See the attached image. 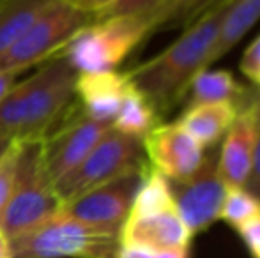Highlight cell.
Here are the masks:
<instances>
[{
    "label": "cell",
    "instance_id": "cell-16",
    "mask_svg": "<svg viewBox=\"0 0 260 258\" xmlns=\"http://www.w3.org/2000/svg\"><path fill=\"white\" fill-rule=\"evenodd\" d=\"M260 21V0H236L221 25V30L206 60V69L221 60Z\"/></svg>",
    "mask_w": 260,
    "mask_h": 258
},
{
    "label": "cell",
    "instance_id": "cell-9",
    "mask_svg": "<svg viewBox=\"0 0 260 258\" xmlns=\"http://www.w3.org/2000/svg\"><path fill=\"white\" fill-rule=\"evenodd\" d=\"M145 168L126 173L119 179H113L94 190L85 191L76 198L62 203L60 210L90 227L120 234V228L127 219L131 203L142 182Z\"/></svg>",
    "mask_w": 260,
    "mask_h": 258
},
{
    "label": "cell",
    "instance_id": "cell-29",
    "mask_svg": "<svg viewBox=\"0 0 260 258\" xmlns=\"http://www.w3.org/2000/svg\"><path fill=\"white\" fill-rule=\"evenodd\" d=\"M157 251L147 248H140V246H122L117 253V258H156Z\"/></svg>",
    "mask_w": 260,
    "mask_h": 258
},
{
    "label": "cell",
    "instance_id": "cell-11",
    "mask_svg": "<svg viewBox=\"0 0 260 258\" xmlns=\"http://www.w3.org/2000/svg\"><path fill=\"white\" fill-rule=\"evenodd\" d=\"M142 145L149 166L168 180L189 179L199 172L206 159V149L179 122L154 126L142 138Z\"/></svg>",
    "mask_w": 260,
    "mask_h": 258
},
{
    "label": "cell",
    "instance_id": "cell-21",
    "mask_svg": "<svg viewBox=\"0 0 260 258\" xmlns=\"http://www.w3.org/2000/svg\"><path fill=\"white\" fill-rule=\"evenodd\" d=\"M175 209L174 198H172L170 182L157 170L147 165L142 177V182L131 203L127 217H140L149 214H157L163 210Z\"/></svg>",
    "mask_w": 260,
    "mask_h": 258
},
{
    "label": "cell",
    "instance_id": "cell-25",
    "mask_svg": "<svg viewBox=\"0 0 260 258\" xmlns=\"http://www.w3.org/2000/svg\"><path fill=\"white\" fill-rule=\"evenodd\" d=\"M163 2L165 0H117V4L105 16H115V14H149L156 7H159Z\"/></svg>",
    "mask_w": 260,
    "mask_h": 258
},
{
    "label": "cell",
    "instance_id": "cell-12",
    "mask_svg": "<svg viewBox=\"0 0 260 258\" xmlns=\"http://www.w3.org/2000/svg\"><path fill=\"white\" fill-rule=\"evenodd\" d=\"M257 99L239 106L232 126L225 133L218 156V172L226 188H244L250 175L257 141Z\"/></svg>",
    "mask_w": 260,
    "mask_h": 258
},
{
    "label": "cell",
    "instance_id": "cell-20",
    "mask_svg": "<svg viewBox=\"0 0 260 258\" xmlns=\"http://www.w3.org/2000/svg\"><path fill=\"white\" fill-rule=\"evenodd\" d=\"M219 0H165L152 13L145 14L151 27V35L156 32L186 28Z\"/></svg>",
    "mask_w": 260,
    "mask_h": 258
},
{
    "label": "cell",
    "instance_id": "cell-27",
    "mask_svg": "<svg viewBox=\"0 0 260 258\" xmlns=\"http://www.w3.org/2000/svg\"><path fill=\"white\" fill-rule=\"evenodd\" d=\"M237 232L241 234L251 255L255 258H260V216L244 223L241 228H237Z\"/></svg>",
    "mask_w": 260,
    "mask_h": 258
},
{
    "label": "cell",
    "instance_id": "cell-26",
    "mask_svg": "<svg viewBox=\"0 0 260 258\" xmlns=\"http://www.w3.org/2000/svg\"><path fill=\"white\" fill-rule=\"evenodd\" d=\"M257 141H255V151H253V159H251V168H250V175L246 179L244 184V190L248 193H251L255 198L260 200V115L257 110Z\"/></svg>",
    "mask_w": 260,
    "mask_h": 258
},
{
    "label": "cell",
    "instance_id": "cell-6",
    "mask_svg": "<svg viewBox=\"0 0 260 258\" xmlns=\"http://www.w3.org/2000/svg\"><path fill=\"white\" fill-rule=\"evenodd\" d=\"M92 21L96 18L71 0H53L30 28L0 55V71L18 75L48 62L60 55L66 45Z\"/></svg>",
    "mask_w": 260,
    "mask_h": 258
},
{
    "label": "cell",
    "instance_id": "cell-8",
    "mask_svg": "<svg viewBox=\"0 0 260 258\" xmlns=\"http://www.w3.org/2000/svg\"><path fill=\"white\" fill-rule=\"evenodd\" d=\"M112 126L89 119L76 103L41 140L43 163L53 186L71 173Z\"/></svg>",
    "mask_w": 260,
    "mask_h": 258
},
{
    "label": "cell",
    "instance_id": "cell-32",
    "mask_svg": "<svg viewBox=\"0 0 260 258\" xmlns=\"http://www.w3.org/2000/svg\"><path fill=\"white\" fill-rule=\"evenodd\" d=\"M0 258H13L11 255V241L0 228Z\"/></svg>",
    "mask_w": 260,
    "mask_h": 258
},
{
    "label": "cell",
    "instance_id": "cell-17",
    "mask_svg": "<svg viewBox=\"0 0 260 258\" xmlns=\"http://www.w3.org/2000/svg\"><path fill=\"white\" fill-rule=\"evenodd\" d=\"M189 101L188 108L199 104L212 103H234L237 104L243 99L244 89L239 85L234 75L225 69H200L188 87Z\"/></svg>",
    "mask_w": 260,
    "mask_h": 258
},
{
    "label": "cell",
    "instance_id": "cell-31",
    "mask_svg": "<svg viewBox=\"0 0 260 258\" xmlns=\"http://www.w3.org/2000/svg\"><path fill=\"white\" fill-rule=\"evenodd\" d=\"M156 258H189V248L186 249H167V251H157Z\"/></svg>",
    "mask_w": 260,
    "mask_h": 258
},
{
    "label": "cell",
    "instance_id": "cell-3",
    "mask_svg": "<svg viewBox=\"0 0 260 258\" xmlns=\"http://www.w3.org/2000/svg\"><path fill=\"white\" fill-rule=\"evenodd\" d=\"M151 35L145 14H115L92 21L66 45L60 55L78 75L117 71Z\"/></svg>",
    "mask_w": 260,
    "mask_h": 258
},
{
    "label": "cell",
    "instance_id": "cell-23",
    "mask_svg": "<svg viewBox=\"0 0 260 258\" xmlns=\"http://www.w3.org/2000/svg\"><path fill=\"white\" fill-rule=\"evenodd\" d=\"M16 161H18V143H11L9 149L0 158V219H2L4 212H6V207L9 203L11 193H13Z\"/></svg>",
    "mask_w": 260,
    "mask_h": 258
},
{
    "label": "cell",
    "instance_id": "cell-24",
    "mask_svg": "<svg viewBox=\"0 0 260 258\" xmlns=\"http://www.w3.org/2000/svg\"><path fill=\"white\" fill-rule=\"evenodd\" d=\"M239 69L248 80H251L253 83L260 85V34L243 52Z\"/></svg>",
    "mask_w": 260,
    "mask_h": 258
},
{
    "label": "cell",
    "instance_id": "cell-19",
    "mask_svg": "<svg viewBox=\"0 0 260 258\" xmlns=\"http://www.w3.org/2000/svg\"><path fill=\"white\" fill-rule=\"evenodd\" d=\"M159 124V114L152 103L131 83L122 99L112 128L135 138H144L154 126Z\"/></svg>",
    "mask_w": 260,
    "mask_h": 258
},
{
    "label": "cell",
    "instance_id": "cell-33",
    "mask_svg": "<svg viewBox=\"0 0 260 258\" xmlns=\"http://www.w3.org/2000/svg\"><path fill=\"white\" fill-rule=\"evenodd\" d=\"M9 141H0V158H2L4 156V152L7 151V149H9Z\"/></svg>",
    "mask_w": 260,
    "mask_h": 258
},
{
    "label": "cell",
    "instance_id": "cell-30",
    "mask_svg": "<svg viewBox=\"0 0 260 258\" xmlns=\"http://www.w3.org/2000/svg\"><path fill=\"white\" fill-rule=\"evenodd\" d=\"M16 76L18 75H13V72H2L0 71V101L7 96L11 89L16 85Z\"/></svg>",
    "mask_w": 260,
    "mask_h": 258
},
{
    "label": "cell",
    "instance_id": "cell-4",
    "mask_svg": "<svg viewBox=\"0 0 260 258\" xmlns=\"http://www.w3.org/2000/svg\"><path fill=\"white\" fill-rule=\"evenodd\" d=\"M119 249L120 234L90 227L62 210L11 239L13 258H117Z\"/></svg>",
    "mask_w": 260,
    "mask_h": 258
},
{
    "label": "cell",
    "instance_id": "cell-7",
    "mask_svg": "<svg viewBox=\"0 0 260 258\" xmlns=\"http://www.w3.org/2000/svg\"><path fill=\"white\" fill-rule=\"evenodd\" d=\"M145 166L147 159L142 138L129 136L110 128L87 158L55 184V191L60 202L66 203L85 191L119 179L126 173L144 170Z\"/></svg>",
    "mask_w": 260,
    "mask_h": 258
},
{
    "label": "cell",
    "instance_id": "cell-14",
    "mask_svg": "<svg viewBox=\"0 0 260 258\" xmlns=\"http://www.w3.org/2000/svg\"><path fill=\"white\" fill-rule=\"evenodd\" d=\"M191 234L177 210H163L140 217H127L120 228V244L140 246L152 251L189 248Z\"/></svg>",
    "mask_w": 260,
    "mask_h": 258
},
{
    "label": "cell",
    "instance_id": "cell-13",
    "mask_svg": "<svg viewBox=\"0 0 260 258\" xmlns=\"http://www.w3.org/2000/svg\"><path fill=\"white\" fill-rule=\"evenodd\" d=\"M131 82L126 72L105 71L76 76L75 103L89 119L112 126Z\"/></svg>",
    "mask_w": 260,
    "mask_h": 258
},
{
    "label": "cell",
    "instance_id": "cell-34",
    "mask_svg": "<svg viewBox=\"0 0 260 258\" xmlns=\"http://www.w3.org/2000/svg\"><path fill=\"white\" fill-rule=\"evenodd\" d=\"M257 110H258V115H260V99H257Z\"/></svg>",
    "mask_w": 260,
    "mask_h": 258
},
{
    "label": "cell",
    "instance_id": "cell-10",
    "mask_svg": "<svg viewBox=\"0 0 260 258\" xmlns=\"http://www.w3.org/2000/svg\"><path fill=\"white\" fill-rule=\"evenodd\" d=\"M179 217L189 234L207 230L219 219L226 186L218 172V158L207 156L200 170L186 180H168Z\"/></svg>",
    "mask_w": 260,
    "mask_h": 258
},
{
    "label": "cell",
    "instance_id": "cell-1",
    "mask_svg": "<svg viewBox=\"0 0 260 258\" xmlns=\"http://www.w3.org/2000/svg\"><path fill=\"white\" fill-rule=\"evenodd\" d=\"M236 0H219L156 57L126 71L129 82L147 97L157 114H167L186 97L193 76L206 60Z\"/></svg>",
    "mask_w": 260,
    "mask_h": 258
},
{
    "label": "cell",
    "instance_id": "cell-28",
    "mask_svg": "<svg viewBox=\"0 0 260 258\" xmlns=\"http://www.w3.org/2000/svg\"><path fill=\"white\" fill-rule=\"evenodd\" d=\"M71 2L85 13L92 14L96 20H100L115 6L117 0H71Z\"/></svg>",
    "mask_w": 260,
    "mask_h": 258
},
{
    "label": "cell",
    "instance_id": "cell-2",
    "mask_svg": "<svg viewBox=\"0 0 260 258\" xmlns=\"http://www.w3.org/2000/svg\"><path fill=\"white\" fill-rule=\"evenodd\" d=\"M78 72L62 55L36 67L0 101V141H41L75 101Z\"/></svg>",
    "mask_w": 260,
    "mask_h": 258
},
{
    "label": "cell",
    "instance_id": "cell-15",
    "mask_svg": "<svg viewBox=\"0 0 260 258\" xmlns=\"http://www.w3.org/2000/svg\"><path fill=\"white\" fill-rule=\"evenodd\" d=\"M239 112V104L234 103H212L186 108L179 119L182 126L204 149L212 147L225 136Z\"/></svg>",
    "mask_w": 260,
    "mask_h": 258
},
{
    "label": "cell",
    "instance_id": "cell-5",
    "mask_svg": "<svg viewBox=\"0 0 260 258\" xmlns=\"http://www.w3.org/2000/svg\"><path fill=\"white\" fill-rule=\"evenodd\" d=\"M60 207L62 202L43 163L41 141L18 143L13 193L0 219L4 234L11 241L45 223L60 210Z\"/></svg>",
    "mask_w": 260,
    "mask_h": 258
},
{
    "label": "cell",
    "instance_id": "cell-22",
    "mask_svg": "<svg viewBox=\"0 0 260 258\" xmlns=\"http://www.w3.org/2000/svg\"><path fill=\"white\" fill-rule=\"evenodd\" d=\"M260 216V200L248 193L244 188H226L219 219L234 228H241L244 223Z\"/></svg>",
    "mask_w": 260,
    "mask_h": 258
},
{
    "label": "cell",
    "instance_id": "cell-18",
    "mask_svg": "<svg viewBox=\"0 0 260 258\" xmlns=\"http://www.w3.org/2000/svg\"><path fill=\"white\" fill-rule=\"evenodd\" d=\"M53 0H0V55L9 50Z\"/></svg>",
    "mask_w": 260,
    "mask_h": 258
}]
</instances>
